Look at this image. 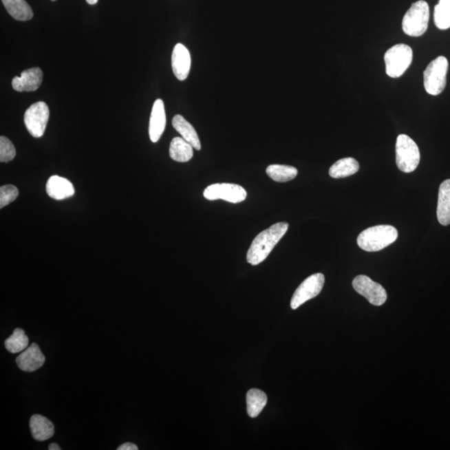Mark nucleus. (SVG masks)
I'll return each mask as SVG.
<instances>
[{"label":"nucleus","instance_id":"f257e3e1","mask_svg":"<svg viewBox=\"0 0 450 450\" xmlns=\"http://www.w3.org/2000/svg\"><path fill=\"white\" fill-rule=\"evenodd\" d=\"M289 224L280 222L272 225L262 231L253 240L247 253V262L251 266H258L266 260L280 239L286 234Z\"/></svg>","mask_w":450,"mask_h":450},{"label":"nucleus","instance_id":"f03ea898","mask_svg":"<svg viewBox=\"0 0 450 450\" xmlns=\"http://www.w3.org/2000/svg\"><path fill=\"white\" fill-rule=\"evenodd\" d=\"M397 238L398 231L392 225H377L363 231L358 237L357 243L363 250L377 252L396 242Z\"/></svg>","mask_w":450,"mask_h":450},{"label":"nucleus","instance_id":"7ed1b4c3","mask_svg":"<svg viewBox=\"0 0 450 450\" xmlns=\"http://www.w3.org/2000/svg\"><path fill=\"white\" fill-rule=\"evenodd\" d=\"M429 7L427 2L418 0L406 12L402 21L404 32L411 37L422 36L428 29Z\"/></svg>","mask_w":450,"mask_h":450},{"label":"nucleus","instance_id":"20e7f679","mask_svg":"<svg viewBox=\"0 0 450 450\" xmlns=\"http://www.w3.org/2000/svg\"><path fill=\"white\" fill-rule=\"evenodd\" d=\"M449 61L444 56L437 57L430 62L424 72V85L426 92L431 96H439L446 86Z\"/></svg>","mask_w":450,"mask_h":450},{"label":"nucleus","instance_id":"39448f33","mask_svg":"<svg viewBox=\"0 0 450 450\" xmlns=\"http://www.w3.org/2000/svg\"><path fill=\"white\" fill-rule=\"evenodd\" d=\"M396 164L400 171L411 173L416 171L420 162V152L418 145L411 138L400 134L397 138Z\"/></svg>","mask_w":450,"mask_h":450},{"label":"nucleus","instance_id":"423d86ee","mask_svg":"<svg viewBox=\"0 0 450 450\" xmlns=\"http://www.w3.org/2000/svg\"><path fill=\"white\" fill-rule=\"evenodd\" d=\"M413 61L411 47L398 43L387 50L385 54L386 74L392 78H398L405 74Z\"/></svg>","mask_w":450,"mask_h":450},{"label":"nucleus","instance_id":"0eeeda50","mask_svg":"<svg viewBox=\"0 0 450 450\" xmlns=\"http://www.w3.org/2000/svg\"><path fill=\"white\" fill-rule=\"evenodd\" d=\"M50 118V109L45 102L34 103L25 114V124L28 131L34 138L45 134Z\"/></svg>","mask_w":450,"mask_h":450},{"label":"nucleus","instance_id":"6e6552de","mask_svg":"<svg viewBox=\"0 0 450 450\" xmlns=\"http://www.w3.org/2000/svg\"><path fill=\"white\" fill-rule=\"evenodd\" d=\"M325 281V275L321 273L314 274L303 280L291 299L292 310L298 309L308 300L314 299L321 294Z\"/></svg>","mask_w":450,"mask_h":450},{"label":"nucleus","instance_id":"1a4fd4ad","mask_svg":"<svg viewBox=\"0 0 450 450\" xmlns=\"http://www.w3.org/2000/svg\"><path fill=\"white\" fill-rule=\"evenodd\" d=\"M204 196L208 200H223L233 204L246 200L247 192L239 184H214L204 189Z\"/></svg>","mask_w":450,"mask_h":450},{"label":"nucleus","instance_id":"9d476101","mask_svg":"<svg viewBox=\"0 0 450 450\" xmlns=\"http://www.w3.org/2000/svg\"><path fill=\"white\" fill-rule=\"evenodd\" d=\"M353 287L358 294L364 296L371 305L381 306L387 300V293L381 284L373 281L368 276L358 275L353 280Z\"/></svg>","mask_w":450,"mask_h":450},{"label":"nucleus","instance_id":"9b49d317","mask_svg":"<svg viewBox=\"0 0 450 450\" xmlns=\"http://www.w3.org/2000/svg\"><path fill=\"white\" fill-rule=\"evenodd\" d=\"M19 369L25 372H34L45 364V357L37 343H32L15 359Z\"/></svg>","mask_w":450,"mask_h":450},{"label":"nucleus","instance_id":"f8f14e48","mask_svg":"<svg viewBox=\"0 0 450 450\" xmlns=\"http://www.w3.org/2000/svg\"><path fill=\"white\" fill-rule=\"evenodd\" d=\"M42 81V70L35 67L23 70L21 76L14 77L12 81V87L18 92H32L41 87Z\"/></svg>","mask_w":450,"mask_h":450},{"label":"nucleus","instance_id":"ddd939ff","mask_svg":"<svg viewBox=\"0 0 450 450\" xmlns=\"http://www.w3.org/2000/svg\"><path fill=\"white\" fill-rule=\"evenodd\" d=\"M191 68V56L182 43H177L172 54V69L178 80L183 81L189 76Z\"/></svg>","mask_w":450,"mask_h":450},{"label":"nucleus","instance_id":"4468645a","mask_svg":"<svg viewBox=\"0 0 450 450\" xmlns=\"http://www.w3.org/2000/svg\"><path fill=\"white\" fill-rule=\"evenodd\" d=\"M167 126V114H165L164 101L156 100L153 105L151 116H150L149 133L153 143L160 140Z\"/></svg>","mask_w":450,"mask_h":450},{"label":"nucleus","instance_id":"2eb2a0df","mask_svg":"<svg viewBox=\"0 0 450 450\" xmlns=\"http://www.w3.org/2000/svg\"><path fill=\"white\" fill-rule=\"evenodd\" d=\"M46 192L50 198L63 200L70 198L75 191L69 180L58 175L51 176L46 184Z\"/></svg>","mask_w":450,"mask_h":450},{"label":"nucleus","instance_id":"dca6fc26","mask_svg":"<svg viewBox=\"0 0 450 450\" xmlns=\"http://www.w3.org/2000/svg\"><path fill=\"white\" fill-rule=\"evenodd\" d=\"M30 426L35 440L45 441L54 436V426L52 422L41 414H34L30 418Z\"/></svg>","mask_w":450,"mask_h":450},{"label":"nucleus","instance_id":"f3484780","mask_svg":"<svg viewBox=\"0 0 450 450\" xmlns=\"http://www.w3.org/2000/svg\"><path fill=\"white\" fill-rule=\"evenodd\" d=\"M172 125L176 131L179 132L183 139L186 140L188 143L191 144L193 149H195L196 150L201 149V143L198 133H197L196 130L193 127V125L191 123H189L183 116L178 114V116L173 117Z\"/></svg>","mask_w":450,"mask_h":450},{"label":"nucleus","instance_id":"a211bd4d","mask_svg":"<svg viewBox=\"0 0 450 450\" xmlns=\"http://www.w3.org/2000/svg\"><path fill=\"white\" fill-rule=\"evenodd\" d=\"M437 217L439 222L444 226L450 224V180L444 181L440 185Z\"/></svg>","mask_w":450,"mask_h":450},{"label":"nucleus","instance_id":"6ab92c4d","mask_svg":"<svg viewBox=\"0 0 450 450\" xmlns=\"http://www.w3.org/2000/svg\"><path fill=\"white\" fill-rule=\"evenodd\" d=\"M3 6L12 17L19 21H28L33 18V10L25 0H2Z\"/></svg>","mask_w":450,"mask_h":450},{"label":"nucleus","instance_id":"aec40b11","mask_svg":"<svg viewBox=\"0 0 450 450\" xmlns=\"http://www.w3.org/2000/svg\"><path fill=\"white\" fill-rule=\"evenodd\" d=\"M193 149V146L183 138L175 137L173 138L171 146H169V156L175 161L185 163L192 159Z\"/></svg>","mask_w":450,"mask_h":450},{"label":"nucleus","instance_id":"412c9836","mask_svg":"<svg viewBox=\"0 0 450 450\" xmlns=\"http://www.w3.org/2000/svg\"><path fill=\"white\" fill-rule=\"evenodd\" d=\"M359 164L353 158H343L330 169V175L334 179H341L354 175L358 171Z\"/></svg>","mask_w":450,"mask_h":450},{"label":"nucleus","instance_id":"4be33fe9","mask_svg":"<svg viewBox=\"0 0 450 450\" xmlns=\"http://www.w3.org/2000/svg\"><path fill=\"white\" fill-rule=\"evenodd\" d=\"M247 412L251 418H256L267 404L266 394L258 389L248 390L246 396Z\"/></svg>","mask_w":450,"mask_h":450},{"label":"nucleus","instance_id":"5701e85b","mask_svg":"<svg viewBox=\"0 0 450 450\" xmlns=\"http://www.w3.org/2000/svg\"><path fill=\"white\" fill-rule=\"evenodd\" d=\"M266 173L275 182L284 183L294 180L298 175V169L289 165L271 164L266 169Z\"/></svg>","mask_w":450,"mask_h":450},{"label":"nucleus","instance_id":"b1692460","mask_svg":"<svg viewBox=\"0 0 450 450\" xmlns=\"http://www.w3.org/2000/svg\"><path fill=\"white\" fill-rule=\"evenodd\" d=\"M29 337L22 329H15L13 334L5 342L6 348L11 354H19L29 347Z\"/></svg>","mask_w":450,"mask_h":450},{"label":"nucleus","instance_id":"393cba45","mask_svg":"<svg viewBox=\"0 0 450 450\" xmlns=\"http://www.w3.org/2000/svg\"><path fill=\"white\" fill-rule=\"evenodd\" d=\"M434 23L438 29L444 30L450 28V0H440L434 7Z\"/></svg>","mask_w":450,"mask_h":450},{"label":"nucleus","instance_id":"a878e982","mask_svg":"<svg viewBox=\"0 0 450 450\" xmlns=\"http://www.w3.org/2000/svg\"><path fill=\"white\" fill-rule=\"evenodd\" d=\"M17 156V149L13 143L5 136L0 137V161L8 163Z\"/></svg>","mask_w":450,"mask_h":450},{"label":"nucleus","instance_id":"bb28decb","mask_svg":"<svg viewBox=\"0 0 450 450\" xmlns=\"http://www.w3.org/2000/svg\"><path fill=\"white\" fill-rule=\"evenodd\" d=\"M19 191L14 185L7 184L0 188V208L7 206L18 198Z\"/></svg>","mask_w":450,"mask_h":450},{"label":"nucleus","instance_id":"cd10ccee","mask_svg":"<svg viewBox=\"0 0 450 450\" xmlns=\"http://www.w3.org/2000/svg\"><path fill=\"white\" fill-rule=\"evenodd\" d=\"M118 450H138L139 448L133 443H125L117 449Z\"/></svg>","mask_w":450,"mask_h":450},{"label":"nucleus","instance_id":"c85d7f7f","mask_svg":"<svg viewBox=\"0 0 450 450\" xmlns=\"http://www.w3.org/2000/svg\"><path fill=\"white\" fill-rule=\"evenodd\" d=\"M49 449L50 450H61V448H59V446L56 444H51L49 446Z\"/></svg>","mask_w":450,"mask_h":450},{"label":"nucleus","instance_id":"c756f323","mask_svg":"<svg viewBox=\"0 0 450 450\" xmlns=\"http://www.w3.org/2000/svg\"><path fill=\"white\" fill-rule=\"evenodd\" d=\"M98 0H86V2L89 3V5H96L98 3Z\"/></svg>","mask_w":450,"mask_h":450},{"label":"nucleus","instance_id":"7c9ffc66","mask_svg":"<svg viewBox=\"0 0 450 450\" xmlns=\"http://www.w3.org/2000/svg\"><path fill=\"white\" fill-rule=\"evenodd\" d=\"M52 1H55V0H52Z\"/></svg>","mask_w":450,"mask_h":450}]
</instances>
